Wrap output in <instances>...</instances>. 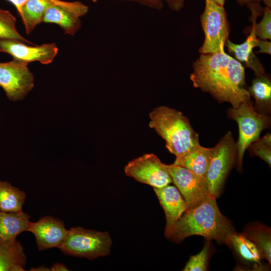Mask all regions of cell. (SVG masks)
<instances>
[{
  "label": "cell",
  "instance_id": "cell-14",
  "mask_svg": "<svg viewBox=\"0 0 271 271\" xmlns=\"http://www.w3.org/2000/svg\"><path fill=\"white\" fill-rule=\"evenodd\" d=\"M154 190L165 212V235L167 237L188 207L177 188L174 186L168 185L161 188H154Z\"/></svg>",
  "mask_w": 271,
  "mask_h": 271
},
{
  "label": "cell",
  "instance_id": "cell-18",
  "mask_svg": "<svg viewBox=\"0 0 271 271\" xmlns=\"http://www.w3.org/2000/svg\"><path fill=\"white\" fill-rule=\"evenodd\" d=\"M227 243L231 247L241 260L254 265L257 268L261 266V255L255 245L242 233L234 232L229 235L226 240Z\"/></svg>",
  "mask_w": 271,
  "mask_h": 271
},
{
  "label": "cell",
  "instance_id": "cell-12",
  "mask_svg": "<svg viewBox=\"0 0 271 271\" xmlns=\"http://www.w3.org/2000/svg\"><path fill=\"white\" fill-rule=\"evenodd\" d=\"M15 39H0V52L8 53L14 59L30 63L38 61L42 64L52 62L58 52L54 43L28 46Z\"/></svg>",
  "mask_w": 271,
  "mask_h": 271
},
{
  "label": "cell",
  "instance_id": "cell-32",
  "mask_svg": "<svg viewBox=\"0 0 271 271\" xmlns=\"http://www.w3.org/2000/svg\"><path fill=\"white\" fill-rule=\"evenodd\" d=\"M262 0H237V3L240 5H248L253 3H259Z\"/></svg>",
  "mask_w": 271,
  "mask_h": 271
},
{
  "label": "cell",
  "instance_id": "cell-7",
  "mask_svg": "<svg viewBox=\"0 0 271 271\" xmlns=\"http://www.w3.org/2000/svg\"><path fill=\"white\" fill-rule=\"evenodd\" d=\"M237 157L236 143L230 131H228L213 147L206 178L210 194L218 197L225 180Z\"/></svg>",
  "mask_w": 271,
  "mask_h": 271
},
{
  "label": "cell",
  "instance_id": "cell-9",
  "mask_svg": "<svg viewBox=\"0 0 271 271\" xmlns=\"http://www.w3.org/2000/svg\"><path fill=\"white\" fill-rule=\"evenodd\" d=\"M124 173L127 176L153 188H161L172 183L167 165L153 153L129 161L124 167Z\"/></svg>",
  "mask_w": 271,
  "mask_h": 271
},
{
  "label": "cell",
  "instance_id": "cell-34",
  "mask_svg": "<svg viewBox=\"0 0 271 271\" xmlns=\"http://www.w3.org/2000/svg\"><path fill=\"white\" fill-rule=\"evenodd\" d=\"M265 6V7L271 8V0H262Z\"/></svg>",
  "mask_w": 271,
  "mask_h": 271
},
{
  "label": "cell",
  "instance_id": "cell-5",
  "mask_svg": "<svg viewBox=\"0 0 271 271\" xmlns=\"http://www.w3.org/2000/svg\"><path fill=\"white\" fill-rule=\"evenodd\" d=\"M111 245L108 232L74 227L68 230L59 248L66 255L92 260L109 254Z\"/></svg>",
  "mask_w": 271,
  "mask_h": 271
},
{
  "label": "cell",
  "instance_id": "cell-3",
  "mask_svg": "<svg viewBox=\"0 0 271 271\" xmlns=\"http://www.w3.org/2000/svg\"><path fill=\"white\" fill-rule=\"evenodd\" d=\"M149 117V126L165 140L167 149L176 157L184 155L200 145L198 134L181 112L161 106L154 108Z\"/></svg>",
  "mask_w": 271,
  "mask_h": 271
},
{
  "label": "cell",
  "instance_id": "cell-28",
  "mask_svg": "<svg viewBox=\"0 0 271 271\" xmlns=\"http://www.w3.org/2000/svg\"><path fill=\"white\" fill-rule=\"evenodd\" d=\"M257 47L259 48L257 53H266L270 55L271 53V43L267 40H262L258 39Z\"/></svg>",
  "mask_w": 271,
  "mask_h": 271
},
{
  "label": "cell",
  "instance_id": "cell-13",
  "mask_svg": "<svg viewBox=\"0 0 271 271\" xmlns=\"http://www.w3.org/2000/svg\"><path fill=\"white\" fill-rule=\"evenodd\" d=\"M68 230L63 222L58 218L47 216L41 218L37 222H29L28 231L35 235L38 248L42 250L60 246Z\"/></svg>",
  "mask_w": 271,
  "mask_h": 271
},
{
  "label": "cell",
  "instance_id": "cell-29",
  "mask_svg": "<svg viewBox=\"0 0 271 271\" xmlns=\"http://www.w3.org/2000/svg\"><path fill=\"white\" fill-rule=\"evenodd\" d=\"M165 1L170 9L173 11H179L184 6L185 0H163Z\"/></svg>",
  "mask_w": 271,
  "mask_h": 271
},
{
  "label": "cell",
  "instance_id": "cell-33",
  "mask_svg": "<svg viewBox=\"0 0 271 271\" xmlns=\"http://www.w3.org/2000/svg\"><path fill=\"white\" fill-rule=\"evenodd\" d=\"M31 270H38V271H48L51 270L50 268L46 267L44 265L39 266L36 268H33L30 269Z\"/></svg>",
  "mask_w": 271,
  "mask_h": 271
},
{
  "label": "cell",
  "instance_id": "cell-6",
  "mask_svg": "<svg viewBox=\"0 0 271 271\" xmlns=\"http://www.w3.org/2000/svg\"><path fill=\"white\" fill-rule=\"evenodd\" d=\"M200 22L205 39L199 52L208 54L224 51L225 43L229 39V27L224 6L211 0H205Z\"/></svg>",
  "mask_w": 271,
  "mask_h": 271
},
{
  "label": "cell",
  "instance_id": "cell-20",
  "mask_svg": "<svg viewBox=\"0 0 271 271\" xmlns=\"http://www.w3.org/2000/svg\"><path fill=\"white\" fill-rule=\"evenodd\" d=\"M250 96L255 101L254 109L263 114L270 113L271 81L265 74L257 76L252 82L248 90Z\"/></svg>",
  "mask_w": 271,
  "mask_h": 271
},
{
  "label": "cell",
  "instance_id": "cell-10",
  "mask_svg": "<svg viewBox=\"0 0 271 271\" xmlns=\"http://www.w3.org/2000/svg\"><path fill=\"white\" fill-rule=\"evenodd\" d=\"M172 182L186 201L188 209L200 205L211 194L205 177L194 174L188 169L174 164L167 165Z\"/></svg>",
  "mask_w": 271,
  "mask_h": 271
},
{
  "label": "cell",
  "instance_id": "cell-35",
  "mask_svg": "<svg viewBox=\"0 0 271 271\" xmlns=\"http://www.w3.org/2000/svg\"><path fill=\"white\" fill-rule=\"evenodd\" d=\"M216 3L217 4L221 6H224L226 0H211Z\"/></svg>",
  "mask_w": 271,
  "mask_h": 271
},
{
  "label": "cell",
  "instance_id": "cell-17",
  "mask_svg": "<svg viewBox=\"0 0 271 271\" xmlns=\"http://www.w3.org/2000/svg\"><path fill=\"white\" fill-rule=\"evenodd\" d=\"M42 22L58 25L65 34L74 36L81 28L80 17L72 12L57 5H51L46 10Z\"/></svg>",
  "mask_w": 271,
  "mask_h": 271
},
{
  "label": "cell",
  "instance_id": "cell-2",
  "mask_svg": "<svg viewBox=\"0 0 271 271\" xmlns=\"http://www.w3.org/2000/svg\"><path fill=\"white\" fill-rule=\"evenodd\" d=\"M216 199L210 195L198 206L186 211L166 237L178 243L187 237L197 235L208 240L226 243L227 237L235 231L228 219L220 211Z\"/></svg>",
  "mask_w": 271,
  "mask_h": 271
},
{
  "label": "cell",
  "instance_id": "cell-26",
  "mask_svg": "<svg viewBox=\"0 0 271 271\" xmlns=\"http://www.w3.org/2000/svg\"><path fill=\"white\" fill-rule=\"evenodd\" d=\"M261 21L255 23L254 28L256 37L262 40L271 39V10L265 7Z\"/></svg>",
  "mask_w": 271,
  "mask_h": 271
},
{
  "label": "cell",
  "instance_id": "cell-27",
  "mask_svg": "<svg viewBox=\"0 0 271 271\" xmlns=\"http://www.w3.org/2000/svg\"><path fill=\"white\" fill-rule=\"evenodd\" d=\"M125 1H131L138 3L144 6L149 7L150 8L161 10L163 7V0H121Z\"/></svg>",
  "mask_w": 271,
  "mask_h": 271
},
{
  "label": "cell",
  "instance_id": "cell-25",
  "mask_svg": "<svg viewBox=\"0 0 271 271\" xmlns=\"http://www.w3.org/2000/svg\"><path fill=\"white\" fill-rule=\"evenodd\" d=\"M209 253V242H206L202 250L198 254L190 257L184 271H205L207 269L208 259Z\"/></svg>",
  "mask_w": 271,
  "mask_h": 271
},
{
  "label": "cell",
  "instance_id": "cell-15",
  "mask_svg": "<svg viewBox=\"0 0 271 271\" xmlns=\"http://www.w3.org/2000/svg\"><path fill=\"white\" fill-rule=\"evenodd\" d=\"M30 218V215L23 211H0V244L14 243L19 234L27 230Z\"/></svg>",
  "mask_w": 271,
  "mask_h": 271
},
{
  "label": "cell",
  "instance_id": "cell-22",
  "mask_svg": "<svg viewBox=\"0 0 271 271\" xmlns=\"http://www.w3.org/2000/svg\"><path fill=\"white\" fill-rule=\"evenodd\" d=\"M26 193L7 181L0 180V211H22Z\"/></svg>",
  "mask_w": 271,
  "mask_h": 271
},
{
  "label": "cell",
  "instance_id": "cell-31",
  "mask_svg": "<svg viewBox=\"0 0 271 271\" xmlns=\"http://www.w3.org/2000/svg\"><path fill=\"white\" fill-rule=\"evenodd\" d=\"M50 270L52 271L69 270L64 264L59 262L53 264L51 268H50Z\"/></svg>",
  "mask_w": 271,
  "mask_h": 271
},
{
  "label": "cell",
  "instance_id": "cell-1",
  "mask_svg": "<svg viewBox=\"0 0 271 271\" xmlns=\"http://www.w3.org/2000/svg\"><path fill=\"white\" fill-rule=\"evenodd\" d=\"M192 67L194 87L210 93L219 103L228 102L234 107L250 100L244 66L225 51L200 54Z\"/></svg>",
  "mask_w": 271,
  "mask_h": 271
},
{
  "label": "cell",
  "instance_id": "cell-19",
  "mask_svg": "<svg viewBox=\"0 0 271 271\" xmlns=\"http://www.w3.org/2000/svg\"><path fill=\"white\" fill-rule=\"evenodd\" d=\"M26 261L24 248L19 241L0 244V271L25 270Z\"/></svg>",
  "mask_w": 271,
  "mask_h": 271
},
{
  "label": "cell",
  "instance_id": "cell-8",
  "mask_svg": "<svg viewBox=\"0 0 271 271\" xmlns=\"http://www.w3.org/2000/svg\"><path fill=\"white\" fill-rule=\"evenodd\" d=\"M29 63L13 59L0 62V86L12 101L23 99L34 86V76Z\"/></svg>",
  "mask_w": 271,
  "mask_h": 271
},
{
  "label": "cell",
  "instance_id": "cell-36",
  "mask_svg": "<svg viewBox=\"0 0 271 271\" xmlns=\"http://www.w3.org/2000/svg\"><path fill=\"white\" fill-rule=\"evenodd\" d=\"M93 2H96L98 0H91Z\"/></svg>",
  "mask_w": 271,
  "mask_h": 271
},
{
  "label": "cell",
  "instance_id": "cell-21",
  "mask_svg": "<svg viewBox=\"0 0 271 271\" xmlns=\"http://www.w3.org/2000/svg\"><path fill=\"white\" fill-rule=\"evenodd\" d=\"M242 234L251 241L259 250L261 257L271 263V232L270 227L254 223L247 225Z\"/></svg>",
  "mask_w": 271,
  "mask_h": 271
},
{
  "label": "cell",
  "instance_id": "cell-16",
  "mask_svg": "<svg viewBox=\"0 0 271 271\" xmlns=\"http://www.w3.org/2000/svg\"><path fill=\"white\" fill-rule=\"evenodd\" d=\"M213 152V148L200 145L189 152L176 157L174 165L184 167L198 176L205 177Z\"/></svg>",
  "mask_w": 271,
  "mask_h": 271
},
{
  "label": "cell",
  "instance_id": "cell-11",
  "mask_svg": "<svg viewBox=\"0 0 271 271\" xmlns=\"http://www.w3.org/2000/svg\"><path fill=\"white\" fill-rule=\"evenodd\" d=\"M252 16L251 17L253 23L251 30L246 40L240 44L232 43L229 39L226 41L225 46L228 51L232 54L235 59L246 67L251 68L256 77L261 76L265 74V69L257 57L253 52V48L257 47L258 39L255 32V24L256 18L260 14L261 8L259 3H254L248 5Z\"/></svg>",
  "mask_w": 271,
  "mask_h": 271
},
{
  "label": "cell",
  "instance_id": "cell-24",
  "mask_svg": "<svg viewBox=\"0 0 271 271\" xmlns=\"http://www.w3.org/2000/svg\"><path fill=\"white\" fill-rule=\"evenodd\" d=\"M250 152L260 158L270 167L271 164V135L267 133L261 139L258 138L249 147Z\"/></svg>",
  "mask_w": 271,
  "mask_h": 271
},
{
  "label": "cell",
  "instance_id": "cell-4",
  "mask_svg": "<svg viewBox=\"0 0 271 271\" xmlns=\"http://www.w3.org/2000/svg\"><path fill=\"white\" fill-rule=\"evenodd\" d=\"M228 117L238 124L239 137L236 143L237 167L242 168L244 154L248 147L259 138L261 131L269 127L270 118L266 114L257 112L251 100L243 102L237 107L227 109Z\"/></svg>",
  "mask_w": 271,
  "mask_h": 271
},
{
  "label": "cell",
  "instance_id": "cell-30",
  "mask_svg": "<svg viewBox=\"0 0 271 271\" xmlns=\"http://www.w3.org/2000/svg\"><path fill=\"white\" fill-rule=\"evenodd\" d=\"M11 3L17 9L18 13L20 12L22 7L28 1V0H7ZM54 2H59L60 0H51Z\"/></svg>",
  "mask_w": 271,
  "mask_h": 271
},
{
  "label": "cell",
  "instance_id": "cell-23",
  "mask_svg": "<svg viewBox=\"0 0 271 271\" xmlns=\"http://www.w3.org/2000/svg\"><path fill=\"white\" fill-rule=\"evenodd\" d=\"M16 19L9 11L0 8V39H15L35 45L26 39L18 32Z\"/></svg>",
  "mask_w": 271,
  "mask_h": 271
}]
</instances>
